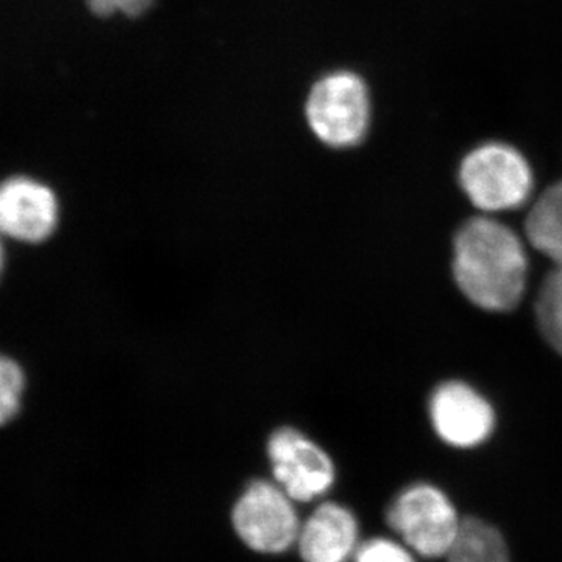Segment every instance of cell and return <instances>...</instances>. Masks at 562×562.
I'll use <instances>...</instances> for the list:
<instances>
[{
  "mask_svg": "<svg viewBox=\"0 0 562 562\" xmlns=\"http://www.w3.org/2000/svg\"><path fill=\"white\" fill-rule=\"evenodd\" d=\"M462 191L484 213L519 209L532 191L530 165L519 150L502 143L473 149L461 162Z\"/></svg>",
  "mask_w": 562,
  "mask_h": 562,
  "instance_id": "cell-2",
  "label": "cell"
},
{
  "mask_svg": "<svg viewBox=\"0 0 562 562\" xmlns=\"http://www.w3.org/2000/svg\"><path fill=\"white\" fill-rule=\"evenodd\" d=\"M527 238L554 266H562V181L542 192L525 222Z\"/></svg>",
  "mask_w": 562,
  "mask_h": 562,
  "instance_id": "cell-10",
  "label": "cell"
},
{
  "mask_svg": "<svg viewBox=\"0 0 562 562\" xmlns=\"http://www.w3.org/2000/svg\"><path fill=\"white\" fill-rule=\"evenodd\" d=\"M273 479L294 502L324 497L336 480L330 454L319 443L292 427H281L268 441Z\"/></svg>",
  "mask_w": 562,
  "mask_h": 562,
  "instance_id": "cell-6",
  "label": "cell"
},
{
  "mask_svg": "<svg viewBox=\"0 0 562 562\" xmlns=\"http://www.w3.org/2000/svg\"><path fill=\"white\" fill-rule=\"evenodd\" d=\"M449 562H512L508 547L497 528L480 519L462 520L460 536L447 554Z\"/></svg>",
  "mask_w": 562,
  "mask_h": 562,
  "instance_id": "cell-11",
  "label": "cell"
},
{
  "mask_svg": "<svg viewBox=\"0 0 562 562\" xmlns=\"http://www.w3.org/2000/svg\"><path fill=\"white\" fill-rule=\"evenodd\" d=\"M355 562H416L412 550L406 546L391 541V539L376 538L361 543L355 553Z\"/></svg>",
  "mask_w": 562,
  "mask_h": 562,
  "instance_id": "cell-14",
  "label": "cell"
},
{
  "mask_svg": "<svg viewBox=\"0 0 562 562\" xmlns=\"http://www.w3.org/2000/svg\"><path fill=\"white\" fill-rule=\"evenodd\" d=\"M536 317L543 338L562 355V266H554L543 280L536 301Z\"/></svg>",
  "mask_w": 562,
  "mask_h": 562,
  "instance_id": "cell-12",
  "label": "cell"
},
{
  "mask_svg": "<svg viewBox=\"0 0 562 562\" xmlns=\"http://www.w3.org/2000/svg\"><path fill=\"white\" fill-rule=\"evenodd\" d=\"M233 527L255 552L281 553L301 535L294 501L279 484L257 480L233 508Z\"/></svg>",
  "mask_w": 562,
  "mask_h": 562,
  "instance_id": "cell-5",
  "label": "cell"
},
{
  "mask_svg": "<svg viewBox=\"0 0 562 562\" xmlns=\"http://www.w3.org/2000/svg\"><path fill=\"white\" fill-rule=\"evenodd\" d=\"M306 117L317 138L328 146H357L364 138L371 117L364 81L350 72L325 77L310 94Z\"/></svg>",
  "mask_w": 562,
  "mask_h": 562,
  "instance_id": "cell-4",
  "label": "cell"
},
{
  "mask_svg": "<svg viewBox=\"0 0 562 562\" xmlns=\"http://www.w3.org/2000/svg\"><path fill=\"white\" fill-rule=\"evenodd\" d=\"M358 522L338 503H322L302 525L299 549L305 562H347L357 553Z\"/></svg>",
  "mask_w": 562,
  "mask_h": 562,
  "instance_id": "cell-9",
  "label": "cell"
},
{
  "mask_svg": "<svg viewBox=\"0 0 562 562\" xmlns=\"http://www.w3.org/2000/svg\"><path fill=\"white\" fill-rule=\"evenodd\" d=\"M2 269H3V249H2V244H0V273H2Z\"/></svg>",
  "mask_w": 562,
  "mask_h": 562,
  "instance_id": "cell-16",
  "label": "cell"
},
{
  "mask_svg": "<svg viewBox=\"0 0 562 562\" xmlns=\"http://www.w3.org/2000/svg\"><path fill=\"white\" fill-rule=\"evenodd\" d=\"M387 522L413 553L424 558L447 557L462 527L450 498L427 483L402 491L387 509Z\"/></svg>",
  "mask_w": 562,
  "mask_h": 562,
  "instance_id": "cell-3",
  "label": "cell"
},
{
  "mask_svg": "<svg viewBox=\"0 0 562 562\" xmlns=\"http://www.w3.org/2000/svg\"><path fill=\"white\" fill-rule=\"evenodd\" d=\"M522 239L492 217H472L453 241V277L462 294L486 312H512L527 286Z\"/></svg>",
  "mask_w": 562,
  "mask_h": 562,
  "instance_id": "cell-1",
  "label": "cell"
},
{
  "mask_svg": "<svg viewBox=\"0 0 562 562\" xmlns=\"http://www.w3.org/2000/svg\"><path fill=\"white\" fill-rule=\"evenodd\" d=\"M58 199L47 184L16 176L0 183V235L38 244L57 228Z\"/></svg>",
  "mask_w": 562,
  "mask_h": 562,
  "instance_id": "cell-7",
  "label": "cell"
},
{
  "mask_svg": "<svg viewBox=\"0 0 562 562\" xmlns=\"http://www.w3.org/2000/svg\"><path fill=\"white\" fill-rule=\"evenodd\" d=\"M432 428L439 438L458 449H472L490 438L495 425L491 403L462 382L436 387L430 398Z\"/></svg>",
  "mask_w": 562,
  "mask_h": 562,
  "instance_id": "cell-8",
  "label": "cell"
},
{
  "mask_svg": "<svg viewBox=\"0 0 562 562\" xmlns=\"http://www.w3.org/2000/svg\"><path fill=\"white\" fill-rule=\"evenodd\" d=\"M24 373L10 358L0 355V425L13 419L20 412Z\"/></svg>",
  "mask_w": 562,
  "mask_h": 562,
  "instance_id": "cell-13",
  "label": "cell"
},
{
  "mask_svg": "<svg viewBox=\"0 0 562 562\" xmlns=\"http://www.w3.org/2000/svg\"><path fill=\"white\" fill-rule=\"evenodd\" d=\"M151 2L154 0H88L90 9L99 16H111L114 13L138 16L149 9Z\"/></svg>",
  "mask_w": 562,
  "mask_h": 562,
  "instance_id": "cell-15",
  "label": "cell"
}]
</instances>
